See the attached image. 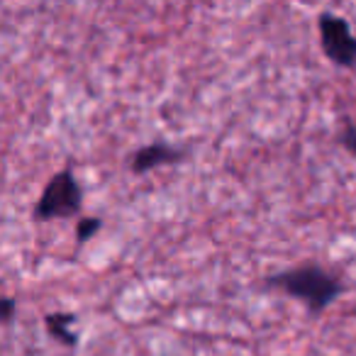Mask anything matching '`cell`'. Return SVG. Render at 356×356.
Instances as JSON below:
<instances>
[{"label": "cell", "mask_w": 356, "mask_h": 356, "mask_svg": "<svg viewBox=\"0 0 356 356\" xmlns=\"http://www.w3.org/2000/svg\"><path fill=\"white\" fill-rule=\"evenodd\" d=\"M266 286L296 298L298 302H302L315 315L327 310L344 293L341 278L337 273L327 271V268L317 266V264H305V266L273 273V276L266 278Z\"/></svg>", "instance_id": "obj_1"}, {"label": "cell", "mask_w": 356, "mask_h": 356, "mask_svg": "<svg viewBox=\"0 0 356 356\" xmlns=\"http://www.w3.org/2000/svg\"><path fill=\"white\" fill-rule=\"evenodd\" d=\"M83 208V191L76 181L71 168H61L49 178L40 200H37L32 218L35 222H51V220H69L76 218Z\"/></svg>", "instance_id": "obj_2"}, {"label": "cell", "mask_w": 356, "mask_h": 356, "mask_svg": "<svg viewBox=\"0 0 356 356\" xmlns=\"http://www.w3.org/2000/svg\"><path fill=\"white\" fill-rule=\"evenodd\" d=\"M320 30V44L325 56L339 69H354L356 66V37L346 17L337 13H320L317 17Z\"/></svg>", "instance_id": "obj_3"}, {"label": "cell", "mask_w": 356, "mask_h": 356, "mask_svg": "<svg viewBox=\"0 0 356 356\" xmlns=\"http://www.w3.org/2000/svg\"><path fill=\"white\" fill-rule=\"evenodd\" d=\"M184 159V152L166 142H154L147 147L137 149V152L129 156V171L134 176H144V173L154 171L159 166H166V163H176Z\"/></svg>", "instance_id": "obj_4"}, {"label": "cell", "mask_w": 356, "mask_h": 356, "mask_svg": "<svg viewBox=\"0 0 356 356\" xmlns=\"http://www.w3.org/2000/svg\"><path fill=\"white\" fill-rule=\"evenodd\" d=\"M74 322H76V315H71V312H49V315L44 317V327L51 339L69 346V349L79 346V334L69 330V325H74Z\"/></svg>", "instance_id": "obj_5"}, {"label": "cell", "mask_w": 356, "mask_h": 356, "mask_svg": "<svg viewBox=\"0 0 356 356\" xmlns=\"http://www.w3.org/2000/svg\"><path fill=\"white\" fill-rule=\"evenodd\" d=\"M103 227V220L100 218H81L79 225H76V242L79 244H86L95 237Z\"/></svg>", "instance_id": "obj_6"}, {"label": "cell", "mask_w": 356, "mask_h": 356, "mask_svg": "<svg viewBox=\"0 0 356 356\" xmlns=\"http://www.w3.org/2000/svg\"><path fill=\"white\" fill-rule=\"evenodd\" d=\"M339 142L344 144L351 154H356V124H351V122L344 124V129L339 132Z\"/></svg>", "instance_id": "obj_7"}, {"label": "cell", "mask_w": 356, "mask_h": 356, "mask_svg": "<svg viewBox=\"0 0 356 356\" xmlns=\"http://www.w3.org/2000/svg\"><path fill=\"white\" fill-rule=\"evenodd\" d=\"M15 310H17L15 298H10V296L3 298V302H0V317H3V325H10L13 317H15Z\"/></svg>", "instance_id": "obj_8"}]
</instances>
